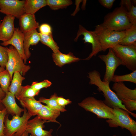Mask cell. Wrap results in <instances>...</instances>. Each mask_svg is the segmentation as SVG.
Instances as JSON below:
<instances>
[{
    "instance_id": "9",
    "label": "cell",
    "mask_w": 136,
    "mask_h": 136,
    "mask_svg": "<svg viewBox=\"0 0 136 136\" xmlns=\"http://www.w3.org/2000/svg\"><path fill=\"white\" fill-rule=\"evenodd\" d=\"M108 49L107 54L99 55L98 57L106 65V71L102 80L110 82L114 75L116 69L119 66L123 64L120 60L116 56L112 48Z\"/></svg>"
},
{
    "instance_id": "17",
    "label": "cell",
    "mask_w": 136,
    "mask_h": 136,
    "mask_svg": "<svg viewBox=\"0 0 136 136\" xmlns=\"http://www.w3.org/2000/svg\"><path fill=\"white\" fill-rule=\"evenodd\" d=\"M20 30L24 33L36 29L39 27L35 14L25 13L19 18Z\"/></svg>"
},
{
    "instance_id": "2",
    "label": "cell",
    "mask_w": 136,
    "mask_h": 136,
    "mask_svg": "<svg viewBox=\"0 0 136 136\" xmlns=\"http://www.w3.org/2000/svg\"><path fill=\"white\" fill-rule=\"evenodd\" d=\"M120 6L108 14L100 25L104 28L116 31L125 30L132 25L127 17L126 7L121 2Z\"/></svg>"
},
{
    "instance_id": "27",
    "label": "cell",
    "mask_w": 136,
    "mask_h": 136,
    "mask_svg": "<svg viewBox=\"0 0 136 136\" xmlns=\"http://www.w3.org/2000/svg\"><path fill=\"white\" fill-rule=\"evenodd\" d=\"M40 91L32 88L31 85L22 86L20 93L16 98L19 100L23 98L34 97L38 95Z\"/></svg>"
},
{
    "instance_id": "24",
    "label": "cell",
    "mask_w": 136,
    "mask_h": 136,
    "mask_svg": "<svg viewBox=\"0 0 136 136\" xmlns=\"http://www.w3.org/2000/svg\"><path fill=\"white\" fill-rule=\"evenodd\" d=\"M47 5L46 0H25L24 8L26 13L35 14L41 8Z\"/></svg>"
},
{
    "instance_id": "44",
    "label": "cell",
    "mask_w": 136,
    "mask_h": 136,
    "mask_svg": "<svg viewBox=\"0 0 136 136\" xmlns=\"http://www.w3.org/2000/svg\"><path fill=\"white\" fill-rule=\"evenodd\" d=\"M113 136H116V135H114Z\"/></svg>"
},
{
    "instance_id": "42",
    "label": "cell",
    "mask_w": 136,
    "mask_h": 136,
    "mask_svg": "<svg viewBox=\"0 0 136 136\" xmlns=\"http://www.w3.org/2000/svg\"><path fill=\"white\" fill-rule=\"evenodd\" d=\"M2 104L0 103V111L2 110L4 107L3 108L2 105Z\"/></svg>"
},
{
    "instance_id": "18",
    "label": "cell",
    "mask_w": 136,
    "mask_h": 136,
    "mask_svg": "<svg viewBox=\"0 0 136 136\" xmlns=\"http://www.w3.org/2000/svg\"><path fill=\"white\" fill-rule=\"evenodd\" d=\"M40 41V33L37 32L36 29L24 33L23 48L27 60L31 55L29 50L30 46L36 45Z\"/></svg>"
},
{
    "instance_id": "43",
    "label": "cell",
    "mask_w": 136,
    "mask_h": 136,
    "mask_svg": "<svg viewBox=\"0 0 136 136\" xmlns=\"http://www.w3.org/2000/svg\"><path fill=\"white\" fill-rule=\"evenodd\" d=\"M5 70L4 68L0 67V72H1Z\"/></svg>"
},
{
    "instance_id": "46",
    "label": "cell",
    "mask_w": 136,
    "mask_h": 136,
    "mask_svg": "<svg viewBox=\"0 0 136 136\" xmlns=\"http://www.w3.org/2000/svg\"><path fill=\"white\" fill-rule=\"evenodd\" d=\"M1 23V21H0V24Z\"/></svg>"
},
{
    "instance_id": "19",
    "label": "cell",
    "mask_w": 136,
    "mask_h": 136,
    "mask_svg": "<svg viewBox=\"0 0 136 136\" xmlns=\"http://www.w3.org/2000/svg\"><path fill=\"white\" fill-rule=\"evenodd\" d=\"M60 115V112L52 109L47 105H43L37 116L43 120L59 123L56 119Z\"/></svg>"
},
{
    "instance_id": "39",
    "label": "cell",
    "mask_w": 136,
    "mask_h": 136,
    "mask_svg": "<svg viewBox=\"0 0 136 136\" xmlns=\"http://www.w3.org/2000/svg\"><path fill=\"white\" fill-rule=\"evenodd\" d=\"M6 95V93L3 91L0 86V103H1V101L5 97Z\"/></svg>"
},
{
    "instance_id": "8",
    "label": "cell",
    "mask_w": 136,
    "mask_h": 136,
    "mask_svg": "<svg viewBox=\"0 0 136 136\" xmlns=\"http://www.w3.org/2000/svg\"><path fill=\"white\" fill-rule=\"evenodd\" d=\"M111 48L123 65L132 71L136 70V46L118 44Z\"/></svg>"
},
{
    "instance_id": "31",
    "label": "cell",
    "mask_w": 136,
    "mask_h": 136,
    "mask_svg": "<svg viewBox=\"0 0 136 136\" xmlns=\"http://www.w3.org/2000/svg\"><path fill=\"white\" fill-rule=\"evenodd\" d=\"M8 59L7 47L0 45V67L4 68Z\"/></svg>"
},
{
    "instance_id": "3",
    "label": "cell",
    "mask_w": 136,
    "mask_h": 136,
    "mask_svg": "<svg viewBox=\"0 0 136 136\" xmlns=\"http://www.w3.org/2000/svg\"><path fill=\"white\" fill-rule=\"evenodd\" d=\"M24 109L21 117L14 115L10 120L7 114L6 115L4 120L5 136H21L26 131L28 122L32 116L26 108Z\"/></svg>"
},
{
    "instance_id": "15",
    "label": "cell",
    "mask_w": 136,
    "mask_h": 136,
    "mask_svg": "<svg viewBox=\"0 0 136 136\" xmlns=\"http://www.w3.org/2000/svg\"><path fill=\"white\" fill-rule=\"evenodd\" d=\"M112 88L115 91L116 95L121 102L128 99L136 100V88L130 89L123 82H114Z\"/></svg>"
},
{
    "instance_id": "16",
    "label": "cell",
    "mask_w": 136,
    "mask_h": 136,
    "mask_svg": "<svg viewBox=\"0 0 136 136\" xmlns=\"http://www.w3.org/2000/svg\"><path fill=\"white\" fill-rule=\"evenodd\" d=\"M15 95L10 92L6 93L5 97L1 103L5 107L8 113L12 116L17 115L20 116L24 109L20 107L17 104Z\"/></svg>"
},
{
    "instance_id": "10",
    "label": "cell",
    "mask_w": 136,
    "mask_h": 136,
    "mask_svg": "<svg viewBox=\"0 0 136 136\" xmlns=\"http://www.w3.org/2000/svg\"><path fill=\"white\" fill-rule=\"evenodd\" d=\"M25 0H0V12L19 18L25 13Z\"/></svg>"
},
{
    "instance_id": "33",
    "label": "cell",
    "mask_w": 136,
    "mask_h": 136,
    "mask_svg": "<svg viewBox=\"0 0 136 136\" xmlns=\"http://www.w3.org/2000/svg\"><path fill=\"white\" fill-rule=\"evenodd\" d=\"M127 15L128 19L132 25L136 24V6L132 5L131 8L127 10Z\"/></svg>"
},
{
    "instance_id": "38",
    "label": "cell",
    "mask_w": 136,
    "mask_h": 136,
    "mask_svg": "<svg viewBox=\"0 0 136 136\" xmlns=\"http://www.w3.org/2000/svg\"><path fill=\"white\" fill-rule=\"evenodd\" d=\"M115 0H99L98 2L104 7L109 9L112 7Z\"/></svg>"
},
{
    "instance_id": "11",
    "label": "cell",
    "mask_w": 136,
    "mask_h": 136,
    "mask_svg": "<svg viewBox=\"0 0 136 136\" xmlns=\"http://www.w3.org/2000/svg\"><path fill=\"white\" fill-rule=\"evenodd\" d=\"M83 35L84 37L83 40L84 43H88L91 44L92 51L88 56L84 59L88 60H90L93 56H95L98 53L102 51L100 43L94 31H89L81 25L79 26V29L76 37L74 39L76 41L79 37Z\"/></svg>"
},
{
    "instance_id": "21",
    "label": "cell",
    "mask_w": 136,
    "mask_h": 136,
    "mask_svg": "<svg viewBox=\"0 0 136 136\" xmlns=\"http://www.w3.org/2000/svg\"><path fill=\"white\" fill-rule=\"evenodd\" d=\"M52 57L56 65L60 67L66 64L78 61L80 59L75 56L70 52L66 54L61 53L60 51L53 53Z\"/></svg>"
},
{
    "instance_id": "30",
    "label": "cell",
    "mask_w": 136,
    "mask_h": 136,
    "mask_svg": "<svg viewBox=\"0 0 136 136\" xmlns=\"http://www.w3.org/2000/svg\"><path fill=\"white\" fill-rule=\"evenodd\" d=\"M111 81L114 82L128 81L136 84V70L131 73L123 75H114Z\"/></svg>"
},
{
    "instance_id": "1",
    "label": "cell",
    "mask_w": 136,
    "mask_h": 136,
    "mask_svg": "<svg viewBox=\"0 0 136 136\" xmlns=\"http://www.w3.org/2000/svg\"><path fill=\"white\" fill-rule=\"evenodd\" d=\"M88 75L89 83L96 86L98 90L102 92L105 99L103 101L106 105L112 109L118 108L123 109L136 118V114L128 111L117 97L115 93L111 90L109 86L110 82L101 80L100 74L98 71L94 70L89 72Z\"/></svg>"
},
{
    "instance_id": "37",
    "label": "cell",
    "mask_w": 136,
    "mask_h": 136,
    "mask_svg": "<svg viewBox=\"0 0 136 136\" xmlns=\"http://www.w3.org/2000/svg\"><path fill=\"white\" fill-rule=\"evenodd\" d=\"M57 101L59 106L64 108L65 106L71 103V101L69 99H65L62 97L58 96Z\"/></svg>"
},
{
    "instance_id": "26",
    "label": "cell",
    "mask_w": 136,
    "mask_h": 136,
    "mask_svg": "<svg viewBox=\"0 0 136 136\" xmlns=\"http://www.w3.org/2000/svg\"><path fill=\"white\" fill-rule=\"evenodd\" d=\"M40 33V41L42 44L50 48L53 51V53H56L59 51V48L54 40L52 33L48 35Z\"/></svg>"
},
{
    "instance_id": "12",
    "label": "cell",
    "mask_w": 136,
    "mask_h": 136,
    "mask_svg": "<svg viewBox=\"0 0 136 136\" xmlns=\"http://www.w3.org/2000/svg\"><path fill=\"white\" fill-rule=\"evenodd\" d=\"M48 122L41 119L36 116L28 121L26 130L30 134V136H52V129L49 131L43 129L45 127L44 123Z\"/></svg>"
},
{
    "instance_id": "36",
    "label": "cell",
    "mask_w": 136,
    "mask_h": 136,
    "mask_svg": "<svg viewBox=\"0 0 136 136\" xmlns=\"http://www.w3.org/2000/svg\"><path fill=\"white\" fill-rule=\"evenodd\" d=\"M39 27V33L41 34L48 35L52 33L51 27L47 24H43Z\"/></svg>"
},
{
    "instance_id": "32",
    "label": "cell",
    "mask_w": 136,
    "mask_h": 136,
    "mask_svg": "<svg viewBox=\"0 0 136 136\" xmlns=\"http://www.w3.org/2000/svg\"><path fill=\"white\" fill-rule=\"evenodd\" d=\"M52 83L47 80H45L41 82H33L31 85V87L34 89L40 90V89L43 88H47L50 86Z\"/></svg>"
},
{
    "instance_id": "41",
    "label": "cell",
    "mask_w": 136,
    "mask_h": 136,
    "mask_svg": "<svg viewBox=\"0 0 136 136\" xmlns=\"http://www.w3.org/2000/svg\"><path fill=\"white\" fill-rule=\"evenodd\" d=\"M29 134V133L26 130L21 136H28Z\"/></svg>"
},
{
    "instance_id": "40",
    "label": "cell",
    "mask_w": 136,
    "mask_h": 136,
    "mask_svg": "<svg viewBox=\"0 0 136 136\" xmlns=\"http://www.w3.org/2000/svg\"><path fill=\"white\" fill-rule=\"evenodd\" d=\"M86 2V0H84L83 1V2L82 7V8L83 10H85V5Z\"/></svg>"
},
{
    "instance_id": "23",
    "label": "cell",
    "mask_w": 136,
    "mask_h": 136,
    "mask_svg": "<svg viewBox=\"0 0 136 136\" xmlns=\"http://www.w3.org/2000/svg\"><path fill=\"white\" fill-rule=\"evenodd\" d=\"M119 44L136 46V24L132 25L125 30L124 36Z\"/></svg>"
},
{
    "instance_id": "29",
    "label": "cell",
    "mask_w": 136,
    "mask_h": 136,
    "mask_svg": "<svg viewBox=\"0 0 136 136\" xmlns=\"http://www.w3.org/2000/svg\"><path fill=\"white\" fill-rule=\"evenodd\" d=\"M11 81L10 74L7 70L5 69L0 72V86L6 93L9 92V88Z\"/></svg>"
},
{
    "instance_id": "34",
    "label": "cell",
    "mask_w": 136,
    "mask_h": 136,
    "mask_svg": "<svg viewBox=\"0 0 136 136\" xmlns=\"http://www.w3.org/2000/svg\"><path fill=\"white\" fill-rule=\"evenodd\" d=\"M7 114L5 107L0 111V136H5L4 120L5 117Z\"/></svg>"
},
{
    "instance_id": "13",
    "label": "cell",
    "mask_w": 136,
    "mask_h": 136,
    "mask_svg": "<svg viewBox=\"0 0 136 136\" xmlns=\"http://www.w3.org/2000/svg\"><path fill=\"white\" fill-rule=\"evenodd\" d=\"M24 36V33L22 32L18 28H15L14 33L11 38L9 40L3 42L0 44L4 46L9 45L13 46L23 59L24 63L26 64L27 60L23 48Z\"/></svg>"
},
{
    "instance_id": "35",
    "label": "cell",
    "mask_w": 136,
    "mask_h": 136,
    "mask_svg": "<svg viewBox=\"0 0 136 136\" xmlns=\"http://www.w3.org/2000/svg\"><path fill=\"white\" fill-rule=\"evenodd\" d=\"M121 103L130 112L136 110V100L128 99L123 101Z\"/></svg>"
},
{
    "instance_id": "4",
    "label": "cell",
    "mask_w": 136,
    "mask_h": 136,
    "mask_svg": "<svg viewBox=\"0 0 136 136\" xmlns=\"http://www.w3.org/2000/svg\"><path fill=\"white\" fill-rule=\"evenodd\" d=\"M78 104L86 111L95 114L98 118L111 119L114 116L113 109L106 105L103 101L93 97L85 98Z\"/></svg>"
},
{
    "instance_id": "20",
    "label": "cell",
    "mask_w": 136,
    "mask_h": 136,
    "mask_svg": "<svg viewBox=\"0 0 136 136\" xmlns=\"http://www.w3.org/2000/svg\"><path fill=\"white\" fill-rule=\"evenodd\" d=\"M21 105L32 116L37 115L43 105L34 97L23 98L18 100Z\"/></svg>"
},
{
    "instance_id": "22",
    "label": "cell",
    "mask_w": 136,
    "mask_h": 136,
    "mask_svg": "<svg viewBox=\"0 0 136 136\" xmlns=\"http://www.w3.org/2000/svg\"><path fill=\"white\" fill-rule=\"evenodd\" d=\"M20 73L17 72L13 74L11 82L9 88V91L17 97L21 91L22 81L25 79Z\"/></svg>"
},
{
    "instance_id": "14",
    "label": "cell",
    "mask_w": 136,
    "mask_h": 136,
    "mask_svg": "<svg viewBox=\"0 0 136 136\" xmlns=\"http://www.w3.org/2000/svg\"><path fill=\"white\" fill-rule=\"evenodd\" d=\"M15 17L7 15L0 24V40L3 42L9 40L13 36L15 30L14 21Z\"/></svg>"
},
{
    "instance_id": "6",
    "label": "cell",
    "mask_w": 136,
    "mask_h": 136,
    "mask_svg": "<svg viewBox=\"0 0 136 136\" xmlns=\"http://www.w3.org/2000/svg\"><path fill=\"white\" fill-rule=\"evenodd\" d=\"M113 109L114 113L113 118L106 120L109 127L119 126L122 129L125 128L130 132L132 136L136 135V122L131 117L128 112L118 108Z\"/></svg>"
},
{
    "instance_id": "7",
    "label": "cell",
    "mask_w": 136,
    "mask_h": 136,
    "mask_svg": "<svg viewBox=\"0 0 136 136\" xmlns=\"http://www.w3.org/2000/svg\"><path fill=\"white\" fill-rule=\"evenodd\" d=\"M7 48L8 59L5 67L10 74L11 81L14 72H18L24 76L31 67L24 63L23 59L13 46L11 45Z\"/></svg>"
},
{
    "instance_id": "5",
    "label": "cell",
    "mask_w": 136,
    "mask_h": 136,
    "mask_svg": "<svg viewBox=\"0 0 136 136\" xmlns=\"http://www.w3.org/2000/svg\"><path fill=\"white\" fill-rule=\"evenodd\" d=\"M101 45L102 51L119 44L124 36L125 30L116 31L106 28L100 24L94 31Z\"/></svg>"
},
{
    "instance_id": "25",
    "label": "cell",
    "mask_w": 136,
    "mask_h": 136,
    "mask_svg": "<svg viewBox=\"0 0 136 136\" xmlns=\"http://www.w3.org/2000/svg\"><path fill=\"white\" fill-rule=\"evenodd\" d=\"M58 96L57 94L55 93L49 99L41 97L39 98V101L41 103L46 104L49 107L60 112L66 111V110L65 108L60 107L58 104L57 101Z\"/></svg>"
},
{
    "instance_id": "45",
    "label": "cell",
    "mask_w": 136,
    "mask_h": 136,
    "mask_svg": "<svg viewBox=\"0 0 136 136\" xmlns=\"http://www.w3.org/2000/svg\"><path fill=\"white\" fill-rule=\"evenodd\" d=\"M136 136V135H134V136Z\"/></svg>"
},
{
    "instance_id": "28",
    "label": "cell",
    "mask_w": 136,
    "mask_h": 136,
    "mask_svg": "<svg viewBox=\"0 0 136 136\" xmlns=\"http://www.w3.org/2000/svg\"><path fill=\"white\" fill-rule=\"evenodd\" d=\"M46 2L47 5L53 10L66 8L73 3L70 0H46Z\"/></svg>"
}]
</instances>
